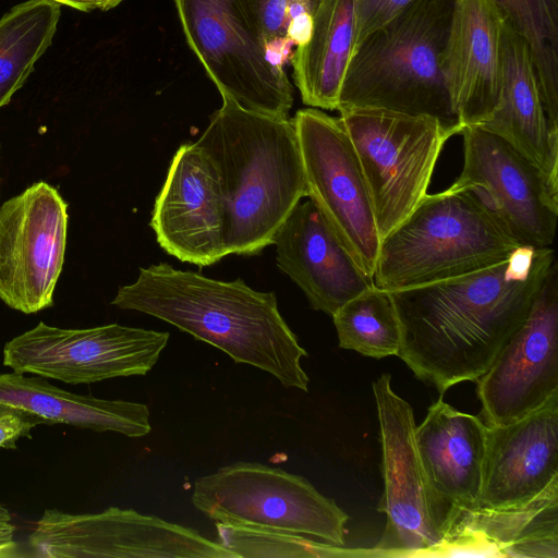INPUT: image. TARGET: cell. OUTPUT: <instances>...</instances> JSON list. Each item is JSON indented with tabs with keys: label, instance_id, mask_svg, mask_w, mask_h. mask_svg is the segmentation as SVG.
Segmentation results:
<instances>
[{
	"label": "cell",
	"instance_id": "cell-1",
	"mask_svg": "<svg viewBox=\"0 0 558 558\" xmlns=\"http://www.w3.org/2000/svg\"><path fill=\"white\" fill-rule=\"evenodd\" d=\"M555 262L551 246L521 245L494 266L389 291L401 331L397 356L439 396L475 381L525 319Z\"/></svg>",
	"mask_w": 558,
	"mask_h": 558
},
{
	"label": "cell",
	"instance_id": "cell-2",
	"mask_svg": "<svg viewBox=\"0 0 558 558\" xmlns=\"http://www.w3.org/2000/svg\"><path fill=\"white\" fill-rule=\"evenodd\" d=\"M111 304L167 322L235 363L267 372L286 388L308 390L301 365L307 352L272 292L256 291L242 279L221 281L159 263L140 268L138 278L120 287Z\"/></svg>",
	"mask_w": 558,
	"mask_h": 558
},
{
	"label": "cell",
	"instance_id": "cell-3",
	"mask_svg": "<svg viewBox=\"0 0 558 558\" xmlns=\"http://www.w3.org/2000/svg\"><path fill=\"white\" fill-rule=\"evenodd\" d=\"M222 106L195 142L215 168L225 204L226 254L256 255L301 198L307 196L292 119Z\"/></svg>",
	"mask_w": 558,
	"mask_h": 558
},
{
	"label": "cell",
	"instance_id": "cell-4",
	"mask_svg": "<svg viewBox=\"0 0 558 558\" xmlns=\"http://www.w3.org/2000/svg\"><path fill=\"white\" fill-rule=\"evenodd\" d=\"M456 0H413L353 50L338 108L426 116L459 134L442 71Z\"/></svg>",
	"mask_w": 558,
	"mask_h": 558
},
{
	"label": "cell",
	"instance_id": "cell-5",
	"mask_svg": "<svg viewBox=\"0 0 558 558\" xmlns=\"http://www.w3.org/2000/svg\"><path fill=\"white\" fill-rule=\"evenodd\" d=\"M521 246L472 192L426 194L380 242L375 286L395 291L474 272Z\"/></svg>",
	"mask_w": 558,
	"mask_h": 558
},
{
	"label": "cell",
	"instance_id": "cell-6",
	"mask_svg": "<svg viewBox=\"0 0 558 558\" xmlns=\"http://www.w3.org/2000/svg\"><path fill=\"white\" fill-rule=\"evenodd\" d=\"M338 111L360 160L383 240L427 194L440 151L454 134L426 116L377 108Z\"/></svg>",
	"mask_w": 558,
	"mask_h": 558
},
{
	"label": "cell",
	"instance_id": "cell-7",
	"mask_svg": "<svg viewBox=\"0 0 558 558\" xmlns=\"http://www.w3.org/2000/svg\"><path fill=\"white\" fill-rule=\"evenodd\" d=\"M186 41L221 95L258 113L289 118L293 87L272 61L247 0H173Z\"/></svg>",
	"mask_w": 558,
	"mask_h": 558
},
{
	"label": "cell",
	"instance_id": "cell-8",
	"mask_svg": "<svg viewBox=\"0 0 558 558\" xmlns=\"http://www.w3.org/2000/svg\"><path fill=\"white\" fill-rule=\"evenodd\" d=\"M193 506L229 525L304 534L343 546L349 515L304 476L239 461L195 480Z\"/></svg>",
	"mask_w": 558,
	"mask_h": 558
},
{
	"label": "cell",
	"instance_id": "cell-9",
	"mask_svg": "<svg viewBox=\"0 0 558 558\" xmlns=\"http://www.w3.org/2000/svg\"><path fill=\"white\" fill-rule=\"evenodd\" d=\"M380 375L373 392L381 440L384 493L378 511L387 517L383 537L372 550L376 557L436 556L446 523L427 483L417 453L411 405Z\"/></svg>",
	"mask_w": 558,
	"mask_h": 558
},
{
	"label": "cell",
	"instance_id": "cell-10",
	"mask_svg": "<svg viewBox=\"0 0 558 558\" xmlns=\"http://www.w3.org/2000/svg\"><path fill=\"white\" fill-rule=\"evenodd\" d=\"M304 167L307 197L357 265L374 276L380 247L367 184L340 118L318 108L292 119Z\"/></svg>",
	"mask_w": 558,
	"mask_h": 558
},
{
	"label": "cell",
	"instance_id": "cell-11",
	"mask_svg": "<svg viewBox=\"0 0 558 558\" xmlns=\"http://www.w3.org/2000/svg\"><path fill=\"white\" fill-rule=\"evenodd\" d=\"M169 337L119 324L65 329L40 322L4 344L3 364L72 385L142 376L158 362Z\"/></svg>",
	"mask_w": 558,
	"mask_h": 558
},
{
	"label": "cell",
	"instance_id": "cell-12",
	"mask_svg": "<svg viewBox=\"0 0 558 558\" xmlns=\"http://www.w3.org/2000/svg\"><path fill=\"white\" fill-rule=\"evenodd\" d=\"M28 545L46 558H234L192 527L118 507L97 513L47 509Z\"/></svg>",
	"mask_w": 558,
	"mask_h": 558
},
{
	"label": "cell",
	"instance_id": "cell-13",
	"mask_svg": "<svg viewBox=\"0 0 558 558\" xmlns=\"http://www.w3.org/2000/svg\"><path fill=\"white\" fill-rule=\"evenodd\" d=\"M463 167L449 186L474 193L520 244L550 247L558 220V185L498 135L461 129Z\"/></svg>",
	"mask_w": 558,
	"mask_h": 558
},
{
	"label": "cell",
	"instance_id": "cell-14",
	"mask_svg": "<svg viewBox=\"0 0 558 558\" xmlns=\"http://www.w3.org/2000/svg\"><path fill=\"white\" fill-rule=\"evenodd\" d=\"M481 418L511 424L558 396V265L551 266L525 319L476 380Z\"/></svg>",
	"mask_w": 558,
	"mask_h": 558
},
{
	"label": "cell",
	"instance_id": "cell-15",
	"mask_svg": "<svg viewBox=\"0 0 558 558\" xmlns=\"http://www.w3.org/2000/svg\"><path fill=\"white\" fill-rule=\"evenodd\" d=\"M68 204L37 182L0 207V300L24 314L53 304L62 271Z\"/></svg>",
	"mask_w": 558,
	"mask_h": 558
},
{
	"label": "cell",
	"instance_id": "cell-16",
	"mask_svg": "<svg viewBox=\"0 0 558 558\" xmlns=\"http://www.w3.org/2000/svg\"><path fill=\"white\" fill-rule=\"evenodd\" d=\"M150 227L161 248L182 262L204 267L227 256L218 175L195 142L175 151L156 197Z\"/></svg>",
	"mask_w": 558,
	"mask_h": 558
},
{
	"label": "cell",
	"instance_id": "cell-17",
	"mask_svg": "<svg viewBox=\"0 0 558 558\" xmlns=\"http://www.w3.org/2000/svg\"><path fill=\"white\" fill-rule=\"evenodd\" d=\"M272 244L278 267L301 288L313 310L332 316L375 284L310 198L295 205L276 231Z\"/></svg>",
	"mask_w": 558,
	"mask_h": 558
},
{
	"label": "cell",
	"instance_id": "cell-18",
	"mask_svg": "<svg viewBox=\"0 0 558 558\" xmlns=\"http://www.w3.org/2000/svg\"><path fill=\"white\" fill-rule=\"evenodd\" d=\"M505 19L494 0L454 1L442 71L461 129L485 123L498 106Z\"/></svg>",
	"mask_w": 558,
	"mask_h": 558
},
{
	"label": "cell",
	"instance_id": "cell-19",
	"mask_svg": "<svg viewBox=\"0 0 558 558\" xmlns=\"http://www.w3.org/2000/svg\"><path fill=\"white\" fill-rule=\"evenodd\" d=\"M555 480H558V396L511 424L488 426L477 507L500 509L525 504Z\"/></svg>",
	"mask_w": 558,
	"mask_h": 558
},
{
	"label": "cell",
	"instance_id": "cell-20",
	"mask_svg": "<svg viewBox=\"0 0 558 558\" xmlns=\"http://www.w3.org/2000/svg\"><path fill=\"white\" fill-rule=\"evenodd\" d=\"M414 438L427 483L445 519L446 534L458 510L478 505L488 426L480 416L457 410L439 396L415 426Z\"/></svg>",
	"mask_w": 558,
	"mask_h": 558
},
{
	"label": "cell",
	"instance_id": "cell-21",
	"mask_svg": "<svg viewBox=\"0 0 558 558\" xmlns=\"http://www.w3.org/2000/svg\"><path fill=\"white\" fill-rule=\"evenodd\" d=\"M436 556L558 557V480L532 500L458 510Z\"/></svg>",
	"mask_w": 558,
	"mask_h": 558
},
{
	"label": "cell",
	"instance_id": "cell-22",
	"mask_svg": "<svg viewBox=\"0 0 558 558\" xmlns=\"http://www.w3.org/2000/svg\"><path fill=\"white\" fill-rule=\"evenodd\" d=\"M501 92L493 116L478 125L505 140L558 185V130L549 125L525 39L505 19L500 41Z\"/></svg>",
	"mask_w": 558,
	"mask_h": 558
},
{
	"label": "cell",
	"instance_id": "cell-23",
	"mask_svg": "<svg viewBox=\"0 0 558 558\" xmlns=\"http://www.w3.org/2000/svg\"><path fill=\"white\" fill-rule=\"evenodd\" d=\"M20 414L36 426L68 424L94 432H114L126 437L146 436L150 414L144 403L78 395L49 384L40 376L0 373V414Z\"/></svg>",
	"mask_w": 558,
	"mask_h": 558
},
{
	"label": "cell",
	"instance_id": "cell-24",
	"mask_svg": "<svg viewBox=\"0 0 558 558\" xmlns=\"http://www.w3.org/2000/svg\"><path fill=\"white\" fill-rule=\"evenodd\" d=\"M353 46L354 0H322L307 38L291 58L304 105L337 110Z\"/></svg>",
	"mask_w": 558,
	"mask_h": 558
},
{
	"label": "cell",
	"instance_id": "cell-25",
	"mask_svg": "<svg viewBox=\"0 0 558 558\" xmlns=\"http://www.w3.org/2000/svg\"><path fill=\"white\" fill-rule=\"evenodd\" d=\"M60 3L28 0L0 19V108L9 104L51 45Z\"/></svg>",
	"mask_w": 558,
	"mask_h": 558
},
{
	"label": "cell",
	"instance_id": "cell-26",
	"mask_svg": "<svg viewBox=\"0 0 558 558\" xmlns=\"http://www.w3.org/2000/svg\"><path fill=\"white\" fill-rule=\"evenodd\" d=\"M525 39L549 125L558 130V0H494Z\"/></svg>",
	"mask_w": 558,
	"mask_h": 558
},
{
	"label": "cell",
	"instance_id": "cell-27",
	"mask_svg": "<svg viewBox=\"0 0 558 558\" xmlns=\"http://www.w3.org/2000/svg\"><path fill=\"white\" fill-rule=\"evenodd\" d=\"M331 317L341 349L375 359L398 354L401 331L389 291L374 284Z\"/></svg>",
	"mask_w": 558,
	"mask_h": 558
},
{
	"label": "cell",
	"instance_id": "cell-28",
	"mask_svg": "<svg viewBox=\"0 0 558 558\" xmlns=\"http://www.w3.org/2000/svg\"><path fill=\"white\" fill-rule=\"evenodd\" d=\"M217 543L234 558L376 557L371 549H352L304 534L216 523Z\"/></svg>",
	"mask_w": 558,
	"mask_h": 558
},
{
	"label": "cell",
	"instance_id": "cell-29",
	"mask_svg": "<svg viewBox=\"0 0 558 558\" xmlns=\"http://www.w3.org/2000/svg\"><path fill=\"white\" fill-rule=\"evenodd\" d=\"M270 51L300 45L308 36L322 0H247Z\"/></svg>",
	"mask_w": 558,
	"mask_h": 558
},
{
	"label": "cell",
	"instance_id": "cell-30",
	"mask_svg": "<svg viewBox=\"0 0 558 558\" xmlns=\"http://www.w3.org/2000/svg\"><path fill=\"white\" fill-rule=\"evenodd\" d=\"M413 0H354V46L378 29ZM353 53V52H352Z\"/></svg>",
	"mask_w": 558,
	"mask_h": 558
},
{
	"label": "cell",
	"instance_id": "cell-31",
	"mask_svg": "<svg viewBox=\"0 0 558 558\" xmlns=\"http://www.w3.org/2000/svg\"><path fill=\"white\" fill-rule=\"evenodd\" d=\"M33 427H36V424L20 414H0V449H16L20 438H32Z\"/></svg>",
	"mask_w": 558,
	"mask_h": 558
},
{
	"label": "cell",
	"instance_id": "cell-32",
	"mask_svg": "<svg viewBox=\"0 0 558 558\" xmlns=\"http://www.w3.org/2000/svg\"><path fill=\"white\" fill-rule=\"evenodd\" d=\"M15 530L9 510L0 505V558L20 556L19 544L14 539Z\"/></svg>",
	"mask_w": 558,
	"mask_h": 558
},
{
	"label": "cell",
	"instance_id": "cell-33",
	"mask_svg": "<svg viewBox=\"0 0 558 558\" xmlns=\"http://www.w3.org/2000/svg\"><path fill=\"white\" fill-rule=\"evenodd\" d=\"M122 0H71V8L88 12L93 10L107 11L117 7Z\"/></svg>",
	"mask_w": 558,
	"mask_h": 558
},
{
	"label": "cell",
	"instance_id": "cell-34",
	"mask_svg": "<svg viewBox=\"0 0 558 558\" xmlns=\"http://www.w3.org/2000/svg\"><path fill=\"white\" fill-rule=\"evenodd\" d=\"M51 1H54V2H58L60 4H65V5H71V0H51Z\"/></svg>",
	"mask_w": 558,
	"mask_h": 558
}]
</instances>
